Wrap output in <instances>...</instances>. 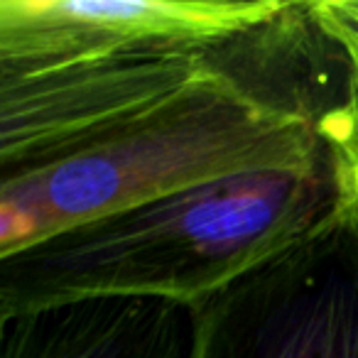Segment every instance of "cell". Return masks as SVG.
Segmentation results:
<instances>
[{
    "label": "cell",
    "mask_w": 358,
    "mask_h": 358,
    "mask_svg": "<svg viewBox=\"0 0 358 358\" xmlns=\"http://www.w3.org/2000/svg\"><path fill=\"white\" fill-rule=\"evenodd\" d=\"M219 59L206 76L94 143L52 162L0 174V258L148 201L258 172L314 169L334 152L327 115L287 99L302 69L289 42L282 59ZM294 84V81H292Z\"/></svg>",
    "instance_id": "obj_1"
},
{
    "label": "cell",
    "mask_w": 358,
    "mask_h": 358,
    "mask_svg": "<svg viewBox=\"0 0 358 358\" xmlns=\"http://www.w3.org/2000/svg\"><path fill=\"white\" fill-rule=\"evenodd\" d=\"M348 201L336 150L302 172H258L148 201L0 258V317L86 297L199 307Z\"/></svg>",
    "instance_id": "obj_2"
},
{
    "label": "cell",
    "mask_w": 358,
    "mask_h": 358,
    "mask_svg": "<svg viewBox=\"0 0 358 358\" xmlns=\"http://www.w3.org/2000/svg\"><path fill=\"white\" fill-rule=\"evenodd\" d=\"M194 314V358H358V201Z\"/></svg>",
    "instance_id": "obj_3"
},
{
    "label": "cell",
    "mask_w": 358,
    "mask_h": 358,
    "mask_svg": "<svg viewBox=\"0 0 358 358\" xmlns=\"http://www.w3.org/2000/svg\"><path fill=\"white\" fill-rule=\"evenodd\" d=\"M216 50L99 57L0 74V174L103 138L214 71Z\"/></svg>",
    "instance_id": "obj_4"
},
{
    "label": "cell",
    "mask_w": 358,
    "mask_h": 358,
    "mask_svg": "<svg viewBox=\"0 0 358 358\" xmlns=\"http://www.w3.org/2000/svg\"><path fill=\"white\" fill-rule=\"evenodd\" d=\"M282 0H0V74L138 52H199L273 22Z\"/></svg>",
    "instance_id": "obj_5"
},
{
    "label": "cell",
    "mask_w": 358,
    "mask_h": 358,
    "mask_svg": "<svg viewBox=\"0 0 358 358\" xmlns=\"http://www.w3.org/2000/svg\"><path fill=\"white\" fill-rule=\"evenodd\" d=\"M3 358H194V307L86 297L0 317Z\"/></svg>",
    "instance_id": "obj_6"
},
{
    "label": "cell",
    "mask_w": 358,
    "mask_h": 358,
    "mask_svg": "<svg viewBox=\"0 0 358 358\" xmlns=\"http://www.w3.org/2000/svg\"><path fill=\"white\" fill-rule=\"evenodd\" d=\"M312 15L341 50L358 55V0H314Z\"/></svg>",
    "instance_id": "obj_7"
}]
</instances>
